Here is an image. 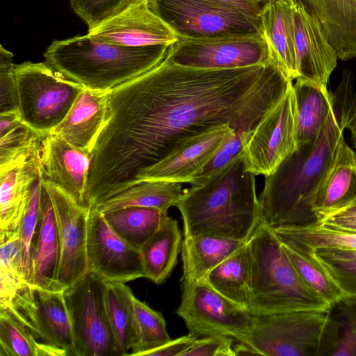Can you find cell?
<instances>
[{
  "label": "cell",
  "instance_id": "cell-13",
  "mask_svg": "<svg viewBox=\"0 0 356 356\" xmlns=\"http://www.w3.org/2000/svg\"><path fill=\"white\" fill-rule=\"evenodd\" d=\"M179 65L202 69H234L261 65L270 58L264 35L211 40L178 39L165 57Z\"/></svg>",
  "mask_w": 356,
  "mask_h": 356
},
{
  "label": "cell",
  "instance_id": "cell-35",
  "mask_svg": "<svg viewBox=\"0 0 356 356\" xmlns=\"http://www.w3.org/2000/svg\"><path fill=\"white\" fill-rule=\"evenodd\" d=\"M171 340L162 314L134 298L133 339L128 355L145 356Z\"/></svg>",
  "mask_w": 356,
  "mask_h": 356
},
{
  "label": "cell",
  "instance_id": "cell-19",
  "mask_svg": "<svg viewBox=\"0 0 356 356\" xmlns=\"http://www.w3.org/2000/svg\"><path fill=\"white\" fill-rule=\"evenodd\" d=\"M92 156V152L77 148L54 134H47L42 138V176L83 207H87L86 195Z\"/></svg>",
  "mask_w": 356,
  "mask_h": 356
},
{
  "label": "cell",
  "instance_id": "cell-28",
  "mask_svg": "<svg viewBox=\"0 0 356 356\" xmlns=\"http://www.w3.org/2000/svg\"><path fill=\"white\" fill-rule=\"evenodd\" d=\"M182 241L177 220L168 216L140 251L144 277L156 284L164 282L177 263Z\"/></svg>",
  "mask_w": 356,
  "mask_h": 356
},
{
  "label": "cell",
  "instance_id": "cell-30",
  "mask_svg": "<svg viewBox=\"0 0 356 356\" xmlns=\"http://www.w3.org/2000/svg\"><path fill=\"white\" fill-rule=\"evenodd\" d=\"M102 213L113 231L139 251L168 216V211L144 207H128Z\"/></svg>",
  "mask_w": 356,
  "mask_h": 356
},
{
  "label": "cell",
  "instance_id": "cell-11",
  "mask_svg": "<svg viewBox=\"0 0 356 356\" xmlns=\"http://www.w3.org/2000/svg\"><path fill=\"white\" fill-rule=\"evenodd\" d=\"M297 105L293 85L250 131L241 149L245 170L271 175L297 149Z\"/></svg>",
  "mask_w": 356,
  "mask_h": 356
},
{
  "label": "cell",
  "instance_id": "cell-20",
  "mask_svg": "<svg viewBox=\"0 0 356 356\" xmlns=\"http://www.w3.org/2000/svg\"><path fill=\"white\" fill-rule=\"evenodd\" d=\"M41 140L28 156L0 172V238L18 232L32 185L41 172Z\"/></svg>",
  "mask_w": 356,
  "mask_h": 356
},
{
  "label": "cell",
  "instance_id": "cell-51",
  "mask_svg": "<svg viewBox=\"0 0 356 356\" xmlns=\"http://www.w3.org/2000/svg\"><path fill=\"white\" fill-rule=\"evenodd\" d=\"M333 214H356V199L350 203L348 206Z\"/></svg>",
  "mask_w": 356,
  "mask_h": 356
},
{
  "label": "cell",
  "instance_id": "cell-45",
  "mask_svg": "<svg viewBox=\"0 0 356 356\" xmlns=\"http://www.w3.org/2000/svg\"><path fill=\"white\" fill-rule=\"evenodd\" d=\"M234 339L227 336H208L196 339L183 356H235Z\"/></svg>",
  "mask_w": 356,
  "mask_h": 356
},
{
  "label": "cell",
  "instance_id": "cell-43",
  "mask_svg": "<svg viewBox=\"0 0 356 356\" xmlns=\"http://www.w3.org/2000/svg\"><path fill=\"white\" fill-rule=\"evenodd\" d=\"M13 54L0 45V114L18 112Z\"/></svg>",
  "mask_w": 356,
  "mask_h": 356
},
{
  "label": "cell",
  "instance_id": "cell-12",
  "mask_svg": "<svg viewBox=\"0 0 356 356\" xmlns=\"http://www.w3.org/2000/svg\"><path fill=\"white\" fill-rule=\"evenodd\" d=\"M40 342L76 356L64 290L52 291L27 284L7 306Z\"/></svg>",
  "mask_w": 356,
  "mask_h": 356
},
{
  "label": "cell",
  "instance_id": "cell-31",
  "mask_svg": "<svg viewBox=\"0 0 356 356\" xmlns=\"http://www.w3.org/2000/svg\"><path fill=\"white\" fill-rule=\"evenodd\" d=\"M206 280L223 296L246 309L250 299V261L247 241L211 270Z\"/></svg>",
  "mask_w": 356,
  "mask_h": 356
},
{
  "label": "cell",
  "instance_id": "cell-36",
  "mask_svg": "<svg viewBox=\"0 0 356 356\" xmlns=\"http://www.w3.org/2000/svg\"><path fill=\"white\" fill-rule=\"evenodd\" d=\"M0 307H4L29 283L23 269L18 232L0 238Z\"/></svg>",
  "mask_w": 356,
  "mask_h": 356
},
{
  "label": "cell",
  "instance_id": "cell-7",
  "mask_svg": "<svg viewBox=\"0 0 356 356\" xmlns=\"http://www.w3.org/2000/svg\"><path fill=\"white\" fill-rule=\"evenodd\" d=\"M178 39L211 40L264 35L261 18L205 0H146Z\"/></svg>",
  "mask_w": 356,
  "mask_h": 356
},
{
  "label": "cell",
  "instance_id": "cell-9",
  "mask_svg": "<svg viewBox=\"0 0 356 356\" xmlns=\"http://www.w3.org/2000/svg\"><path fill=\"white\" fill-rule=\"evenodd\" d=\"M181 303L176 310L188 334L197 339L227 336L243 342L253 322L244 307L216 291L206 280H181Z\"/></svg>",
  "mask_w": 356,
  "mask_h": 356
},
{
  "label": "cell",
  "instance_id": "cell-37",
  "mask_svg": "<svg viewBox=\"0 0 356 356\" xmlns=\"http://www.w3.org/2000/svg\"><path fill=\"white\" fill-rule=\"evenodd\" d=\"M43 344L8 307H0V356H41Z\"/></svg>",
  "mask_w": 356,
  "mask_h": 356
},
{
  "label": "cell",
  "instance_id": "cell-47",
  "mask_svg": "<svg viewBox=\"0 0 356 356\" xmlns=\"http://www.w3.org/2000/svg\"><path fill=\"white\" fill-rule=\"evenodd\" d=\"M197 338L190 334L171 339L145 354V356H183Z\"/></svg>",
  "mask_w": 356,
  "mask_h": 356
},
{
  "label": "cell",
  "instance_id": "cell-38",
  "mask_svg": "<svg viewBox=\"0 0 356 356\" xmlns=\"http://www.w3.org/2000/svg\"><path fill=\"white\" fill-rule=\"evenodd\" d=\"M42 190V175L41 171L32 185L29 200L18 229L23 269L29 284H31L33 257L40 228Z\"/></svg>",
  "mask_w": 356,
  "mask_h": 356
},
{
  "label": "cell",
  "instance_id": "cell-26",
  "mask_svg": "<svg viewBox=\"0 0 356 356\" xmlns=\"http://www.w3.org/2000/svg\"><path fill=\"white\" fill-rule=\"evenodd\" d=\"M293 84L297 105V148L315 140L334 109V99L327 86L297 79Z\"/></svg>",
  "mask_w": 356,
  "mask_h": 356
},
{
  "label": "cell",
  "instance_id": "cell-39",
  "mask_svg": "<svg viewBox=\"0 0 356 356\" xmlns=\"http://www.w3.org/2000/svg\"><path fill=\"white\" fill-rule=\"evenodd\" d=\"M331 309L334 329L330 355L356 356V295L343 296Z\"/></svg>",
  "mask_w": 356,
  "mask_h": 356
},
{
  "label": "cell",
  "instance_id": "cell-22",
  "mask_svg": "<svg viewBox=\"0 0 356 356\" xmlns=\"http://www.w3.org/2000/svg\"><path fill=\"white\" fill-rule=\"evenodd\" d=\"M356 199V152L341 139L334 158L312 202L317 221L342 209Z\"/></svg>",
  "mask_w": 356,
  "mask_h": 356
},
{
  "label": "cell",
  "instance_id": "cell-33",
  "mask_svg": "<svg viewBox=\"0 0 356 356\" xmlns=\"http://www.w3.org/2000/svg\"><path fill=\"white\" fill-rule=\"evenodd\" d=\"M281 243L300 277L315 293L331 307L340 300L341 291L323 268L314 251L289 241L281 240Z\"/></svg>",
  "mask_w": 356,
  "mask_h": 356
},
{
  "label": "cell",
  "instance_id": "cell-14",
  "mask_svg": "<svg viewBox=\"0 0 356 356\" xmlns=\"http://www.w3.org/2000/svg\"><path fill=\"white\" fill-rule=\"evenodd\" d=\"M42 181L57 221L61 250L58 282L61 289L65 290L88 273L87 236L90 209L79 204L43 176Z\"/></svg>",
  "mask_w": 356,
  "mask_h": 356
},
{
  "label": "cell",
  "instance_id": "cell-41",
  "mask_svg": "<svg viewBox=\"0 0 356 356\" xmlns=\"http://www.w3.org/2000/svg\"><path fill=\"white\" fill-rule=\"evenodd\" d=\"M136 0H70L73 12L92 30Z\"/></svg>",
  "mask_w": 356,
  "mask_h": 356
},
{
  "label": "cell",
  "instance_id": "cell-27",
  "mask_svg": "<svg viewBox=\"0 0 356 356\" xmlns=\"http://www.w3.org/2000/svg\"><path fill=\"white\" fill-rule=\"evenodd\" d=\"M245 243L211 236L184 237L181 251V280L194 282L206 279L211 270Z\"/></svg>",
  "mask_w": 356,
  "mask_h": 356
},
{
  "label": "cell",
  "instance_id": "cell-16",
  "mask_svg": "<svg viewBox=\"0 0 356 356\" xmlns=\"http://www.w3.org/2000/svg\"><path fill=\"white\" fill-rule=\"evenodd\" d=\"M235 132L229 124H222L184 138L161 161L141 172L136 184L152 180L191 184Z\"/></svg>",
  "mask_w": 356,
  "mask_h": 356
},
{
  "label": "cell",
  "instance_id": "cell-53",
  "mask_svg": "<svg viewBox=\"0 0 356 356\" xmlns=\"http://www.w3.org/2000/svg\"><path fill=\"white\" fill-rule=\"evenodd\" d=\"M353 144L354 147L356 149V142L353 143Z\"/></svg>",
  "mask_w": 356,
  "mask_h": 356
},
{
  "label": "cell",
  "instance_id": "cell-5",
  "mask_svg": "<svg viewBox=\"0 0 356 356\" xmlns=\"http://www.w3.org/2000/svg\"><path fill=\"white\" fill-rule=\"evenodd\" d=\"M250 261V299L253 316L331 307L300 277L274 230L260 220L247 240Z\"/></svg>",
  "mask_w": 356,
  "mask_h": 356
},
{
  "label": "cell",
  "instance_id": "cell-18",
  "mask_svg": "<svg viewBox=\"0 0 356 356\" xmlns=\"http://www.w3.org/2000/svg\"><path fill=\"white\" fill-rule=\"evenodd\" d=\"M88 33L104 41L132 47H170L178 40L174 32L149 10L146 0L134 1Z\"/></svg>",
  "mask_w": 356,
  "mask_h": 356
},
{
  "label": "cell",
  "instance_id": "cell-34",
  "mask_svg": "<svg viewBox=\"0 0 356 356\" xmlns=\"http://www.w3.org/2000/svg\"><path fill=\"white\" fill-rule=\"evenodd\" d=\"M134 298L122 282H105L104 298L108 319L124 356L131 350L133 339Z\"/></svg>",
  "mask_w": 356,
  "mask_h": 356
},
{
  "label": "cell",
  "instance_id": "cell-32",
  "mask_svg": "<svg viewBox=\"0 0 356 356\" xmlns=\"http://www.w3.org/2000/svg\"><path fill=\"white\" fill-rule=\"evenodd\" d=\"M273 230L281 240L293 242L313 251L318 249L356 250V232L329 226L319 221Z\"/></svg>",
  "mask_w": 356,
  "mask_h": 356
},
{
  "label": "cell",
  "instance_id": "cell-10",
  "mask_svg": "<svg viewBox=\"0 0 356 356\" xmlns=\"http://www.w3.org/2000/svg\"><path fill=\"white\" fill-rule=\"evenodd\" d=\"M104 285L105 282L88 272L64 290L76 356H124L108 319Z\"/></svg>",
  "mask_w": 356,
  "mask_h": 356
},
{
  "label": "cell",
  "instance_id": "cell-46",
  "mask_svg": "<svg viewBox=\"0 0 356 356\" xmlns=\"http://www.w3.org/2000/svg\"><path fill=\"white\" fill-rule=\"evenodd\" d=\"M226 8L237 10L256 18L261 15L268 3L266 0H205Z\"/></svg>",
  "mask_w": 356,
  "mask_h": 356
},
{
  "label": "cell",
  "instance_id": "cell-17",
  "mask_svg": "<svg viewBox=\"0 0 356 356\" xmlns=\"http://www.w3.org/2000/svg\"><path fill=\"white\" fill-rule=\"evenodd\" d=\"M292 10L297 79L327 86L339 59L337 52L319 20L307 5L297 0L292 6Z\"/></svg>",
  "mask_w": 356,
  "mask_h": 356
},
{
  "label": "cell",
  "instance_id": "cell-15",
  "mask_svg": "<svg viewBox=\"0 0 356 356\" xmlns=\"http://www.w3.org/2000/svg\"><path fill=\"white\" fill-rule=\"evenodd\" d=\"M87 263L88 272L105 282L144 277L140 252L119 237L102 213L92 209L88 222Z\"/></svg>",
  "mask_w": 356,
  "mask_h": 356
},
{
  "label": "cell",
  "instance_id": "cell-23",
  "mask_svg": "<svg viewBox=\"0 0 356 356\" xmlns=\"http://www.w3.org/2000/svg\"><path fill=\"white\" fill-rule=\"evenodd\" d=\"M60 253L54 207L42 181L40 228L33 257L31 284L47 290H62L58 282Z\"/></svg>",
  "mask_w": 356,
  "mask_h": 356
},
{
  "label": "cell",
  "instance_id": "cell-24",
  "mask_svg": "<svg viewBox=\"0 0 356 356\" xmlns=\"http://www.w3.org/2000/svg\"><path fill=\"white\" fill-rule=\"evenodd\" d=\"M338 58L356 57V0H307Z\"/></svg>",
  "mask_w": 356,
  "mask_h": 356
},
{
  "label": "cell",
  "instance_id": "cell-4",
  "mask_svg": "<svg viewBox=\"0 0 356 356\" xmlns=\"http://www.w3.org/2000/svg\"><path fill=\"white\" fill-rule=\"evenodd\" d=\"M169 47H125L85 35L54 40L44 58L49 66L85 88L111 90L152 70Z\"/></svg>",
  "mask_w": 356,
  "mask_h": 356
},
{
  "label": "cell",
  "instance_id": "cell-6",
  "mask_svg": "<svg viewBox=\"0 0 356 356\" xmlns=\"http://www.w3.org/2000/svg\"><path fill=\"white\" fill-rule=\"evenodd\" d=\"M15 72L19 118L41 135L64 120L84 89L44 62L15 65Z\"/></svg>",
  "mask_w": 356,
  "mask_h": 356
},
{
  "label": "cell",
  "instance_id": "cell-44",
  "mask_svg": "<svg viewBox=\"0 0 356 356\" xmlns=\"http://www.w3.org/2000/svg\"><path fill=\"white\" fill-rule=\"evenodd\" d=\"M316 256L343 296L356 295V259L329 261Z\"/></svg>",
  "mask_w": 356,
  "mask_h": 356
},
{
  "label": "cell",
  "instance_id": "cell-42",
  "mask_svg": "<svg viewBox=\"0 0 356 356\" xmlns=\"http://www.w3.org/2000/svg\"><path fill=\"white\" fill-rule=\"evenodd\" d=\"M250 131H237L228 138L191 185H197L207 181L231 163L241 153Z\"/></svg>",
  "mask_w": 356,
  "mask_h": 356
},
{
  "label": "cell",
  "instance_id": "cell-52",
  "mask_svg": "<svg viewBox=\"0 0 356 356\" xmlns=\"http://www.w3.org/2000/svg\"><path fill=\"white\" fill-rule=\"evenodd\" d=\"M268 3L274 2H282L290 5H293L297 0H266Z\"/></svg>",
  "mask_w": 356,
  "mask_h": 356
},
{
  "label": "cell",
  "instance_id": "cell-1",
  "mask_svg": "<svg viewBox=\"0 0 356 356\" xmlns=\"http://www.w3.org/2000/svg\"><path fill=\"white\" fill-rule=\"evenodd\" d=\"M292 85L270 58L234 69L185 67L165 58L111 90L92 151L88 197L102 202L135 186L141 172L181 140L213 126L252 129Z\"/></svg>",
  "mask_w": 356,
  "mask_h": 356
},
{
  "label": "cell",
  "instance_id": "cell-25",
  "mask_svg": "<svg viewBox=\"0 0 356 356\" xmlns=\"http://www.w3.org/2000/svg\"><path fill=\"white\" fill-rule=\"evenodd\" d=\"M292 6L282 2L268 3L261 19L270 57L293 81L298 74Z\"/></svg>",
  "mask_w": 356,
  "mask_h": 356
},
{
  "label": "cell",
  "instance_id": "cell-49",
  "mask_svg": "<svg viewBox=\"0 0 356 356\" xmlns=\"http://www.w3.org/2000/svg\"><path fill=\"white\" fill-rule=\"evenodd\" d=\"M346 127L350 132L351 140L356 141V98L348 112Z\"/></svg>",
  "mask_w": 356,
  "mask_h": 356
},
{
  "label": "cell",
  "instance_id": "cell-29",
  "mask_svg": "<svg viewBox=\"0 0 356 356\" xmlns=\"http://www.w3.org/2000/svg\"><path fill=\"white\" fill-rule=\"evenodd\" d=\"M185 191L179 182L143 181L90 209L104 213L128 207H144L168 211L170 207L177 205Z\"/></svg>",
  "mask_w": 356,
  "mask_h": 356
},
{
  "label": "cell",
  "instance_id": "cell-8",
  "mask_svg": "<svg viewBox=\"0 0 356 356\" xmlns=\"http://www.w3.org/2000/svg\"><path fill=\"white\" fill-rule=\"evenodd\" d=\"M331 307L254 316L244 341L258 355H322Z\"/></svg>",
  "mask_w": 356,
  "mask_h": 356
},
{
  "label": "cell",
  "instance_id": "cell-21",
  "mask_svg": "<svg viewBox=\"0 0 356 356\" xmlns=\"http://www.w3.org/2000/svg\"><path fill=\"white\" fill-rule=\"evenodd\" d=\"M110 92L84 88L64 120L49 134L92 152L106 121Z\"/></svg>",
  "mask_w": 356,
  "mask_h": 356
},
{
  "label": "cell",
  "instance_id": "cell-40",
  "mask_svg": "<svg viewBox=\"0 0 356 356\" xmlns=\"http://www.w3.org/2000/svg\"><path fill=\"white\" fill-rule=\"evenodd\" d=\"M42 136L20 121L14 128L0 136V172L28 156Z\"/></svg>",
  "mask_w": 356,
  "mask_h": 356
},
{
  "label": "cell",
  "instance_id": "cell-50",
  "mask_svg": "<svg viewBox=\"0 0 356 356\" xmlns=\"http://www.w3.org/2000/svg\"><path fill=\"white\" fill-rule=\"evenodd\" d=\"M234 352L236 355H258L257 353L248 344L237 341L233 346Z\"/></svg>",
  "mask_w": 356,
  "mask_h": 356
},
{
  "label": "cell",
  "instance_id": "cell-2",
  "mask_svg": "<svg viewBox=\"0 0 356 356\" xmlns=\"http://www.w3.org/2000/svg\"><path fill=\"white\" fill-rule=\"evenodd\" d=\"M344 128L333 109L315 140L298 147L265 177L259 197L262 222L274 229L317 221L312 202L344 137Z\"/></svg>",
  "mask_w": 356,
  "mask_h": 356
},
{
  "label": "cell",
  "instance_id": "cell-3",
  "mask_svg": "<svg viewBox=\"0 0 356 356\" xmlns=\"http://www.w3.org/2000/svg\"><path fill=\"white\" fill-rule=\"evenodd\" d=\"M176 207L184 237L247 241L261 220L255 175L245 170L241 153L207 181L186 189Z\"/></svg>",
  "mask_w": 356,
  "mask_h": 356
},
{
  "label": "cell",
  "instance_id": "cell-48",
  "mask_svg": "<svg viewBox=\"0 0 356 356\" xmlns=\"http://www.w3.org/2000/svg\"><path fill=\"white\" fill-rule=\"evenodd\" d=\"M314 252L318 257L329 261L356 259V250L318 249Z\"/></svg>",
  "mask_w": 356,
  "mask_h": 356
}]
</instances>
